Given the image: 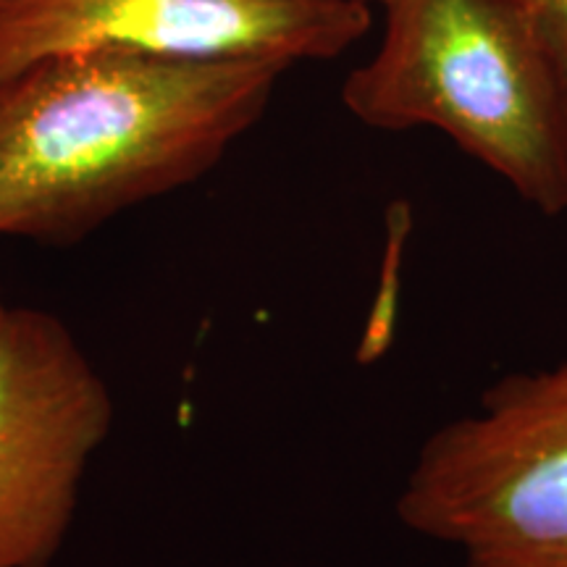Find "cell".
Segmentation results:
<instances>
[{
    "instance_id": "obj_7",
    "label": "cell",
    "mask_w": 567,
    "mask_h": 567,
    "mask_svg": "<svg viewBox=\"0 0 567 567\" xmlns=\"http://www.w3.org/2000/svg\"><path fill=\"white\" fill-rule=\"evenodd\" d=\"M360 3L371 6V9H373V6H379V9H381V6H384V3H386V0H360Z\"/></svg>"
},
{
    "instance_id": "obj_3",
    "label": "cell",
    "mask_w": 567,
    "mask_h": 567,
    "mask_svg": "<svg viewBox=\"0 0 567 567\" xmlns=\"http://www.w3.org/2000/svg\"><path fill=\"white\" fill-rule=\"evenodd\" d=\"M396 517L463 567H567V358L494 381L425 436Z\"/></svg>"
},
{
    "instance_id": "obj_2",
    "label": "cell",
    "mask_w": 567,
    "mask_h": 567,
    "mask_svg": "<svg viewBox=\"0 0 567 567\" xmlns=\"http://www.w3.org/2000/svg\"><path fill=\"white\" fill-rule=\"evenodd\" d=\"M342 87L381 132L436 130L544 216L567 210V92L523 0H386Z\"/></svg>"
},
{
    "instance_id": "obj_5",
    "label": "cell",
    "mask_w": 567,
    "mask_h": 567,
    "mask_svg": "<svg viewBox=\"0 0 567 567\" xmlns=\"http://www.w3.org/2000/svg\"><path fill=\"white\" fill-rule=\"evenodd\" d=\"M360 0H0V76L55 53L331 61L371 32Z\"/></svg>"
},
{
    "instance_id": "obj_1",
    "label": "cell",
    "mask_w": 567,
    "mask_h": 567,
    "mask_svg": "<svg viewBox=\"0 0 567 567\" xmlns=\"http://www.w3.org/2000/svg\"><path fill=\"white\" fill-rule=\"evenodd\" d=\"M287 69L90 48L0 76V237L80 243L197 182L264 118Z\"/></svg>"
},
{
    "instance_id": "obj_6",
    "label": "cell",
    "mask_w": 567,
    "mask_h": 567,
    "mask_svg": "<svg viewBox=\"0 0 567 567\" xmlns=\"http://www.w3.org/2000/svg\"><path fill=\"white\" fill-rule=\"evenodd\" d=\"M523 6L567 92V0H523Z\"/></svg>"
},
{
    "instance_id": "obj_8",
    "label": "cell",
    "mask_w": 567,
    "mask_h": 567,
    "mask_svg": "<svg viewBox=\"0 0 567 567\" xmlns=\"http://www.w3.org/2000/svg\"><path fill=\"white\" fill-rule=\"evenodd\" d=\"M6 313H9V305H6L3 297H0V321H3Z\"/></svg>"
},
{
    "instance_id": "obj_4",
    "label": "cell",
    "mask_w": 567,
    "mask_h": 567,
    "mask_svg": "<svg viewBox=\"0 0 567 567\" xmlns=\"http://www.w3.org/2000/svg\"><path fill=\"white\" fill-rule=\"evenodd\" d=\"M113 425L103 375L59 316L0 321V567H51Z\"/></svg>"
}]
</instances>
